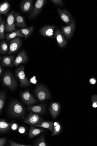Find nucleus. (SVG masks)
Instances as JSON below:
<instances>
[{"label":"nucleus","mask_w":97,"mask_h":146,"mask_svg":"<svg viewBox=\"0 0 97 146\" xmlns=\"http://www.w3.org/2000/svg\"><path fill=\"white\" fill-rule=\"evenodd\" d=\"M44 129L42 128H37L33 125H30L29 130L28 137L31 139L38 135L41 133L45 132Z\"/></svg>","instance_id":"obj_20"},{"label":"nucleus","mask_w":97,"mask_h":146,"mask_svg":"<svg viewBox=\"0 0 97 146\" xmlns=\"http://www.w3.org/2000/svg\"><path fill=\"white\" fill-rule=\"evenodd\" d=\"M44 120L38 114L31 112L24 121V123L36 127Z\"/></svg>","instance_id":"obj_8"},{"label":"nucleus","mask_w":97,"mask_h":146,"mask_svg":"<svg viewBox=\"0 0 97 146\" xmlns=\"http://www.w3.org/2000/svg\"><path fill=\"white\" fill-rule=\"evenodd\" d=\"M46 105L45 104H41L31 106L27 108L28 111L39 115H42L46 111Z\"/></svg>","instance_id":"obj_16"},{"label":"nucleus","mask_w":97,"mask_h":146,"mask_svg":"<svg viewBox=\"0 0 97 146\" xmlns=\"http://www.w3.org/2000/svg\"><path fill=\"white\" fill-rule=\"evenodd\" d=\"M7 139L6 138H0V146H4L6 143Z\"/></svg>","instance_id":"obj_35"},{"label":"nucleus","mask_w":97,"mask_h":146,"mask_svg":"<svg viewBox=\"0 0 97 146\" xmlns=\"http://www.w3.org/2000/svg\"><path fill=\"white\" fill-rule=\"evenodd\" d=\"M34 29L33 26H32L29 28H22L20 29L21 33L24 36L25 40L32 34Z\"/></svg>","instance_id":"obj_25"},{"label":"nucleus","mask_w":97,"mask_h":146,"mask_svg":"<svg viewBox=\"0 0 97 146\" xmlns=\"http://www.w3.org/2000/svg\"><path fill=\"white\" fill-rule=\"evenodd\" d=\"M10 115L14 117H21L25 113L23 106L18 101L15 100L11 102L9 108Z\"/></svg>","instance_id":"obj_1"},{"label":"nucleus","mask_w":97,"mask_h":146,"mask_svg":"<svg viewBox=\"0 0 97 146\" xmlns=\"http://www.w3.org/2000/svg\"><path fill=\"white\" fill-rule=\"evenodd\" d=\"M2 17L1 15H0V23H1L2 21Z\"/></svg>","instance_id":"obj_39"},{"label":"nucleus","mask_w":97,"mask_h":146,"mask_svg":"<svg viewBox=\"0 0 97 146\" xmlns=\"http://www.w3.org/2000/svg\"><path fill=\"white\" fill-rule=\"evenodd\" d=\"M89 82L90 84L94 85L96 82V80L94 77L92 78L89 80Z\"/></svg>","instance_id":"obj_37"},{"label":"nucleus","mask_w":97,"mask_h":146,"mask_svg":"<svg viewBox=\"0 0 97 146\" xmlns=\"http://www.w3.org/2000/svg\"><path fill=\"white\" fill-rule=\"evenodd\" d=\"M35 93L36 98L40 102L51 98L49 91L44 86L42 85H38L36 86Z\"/></svg>","instance_id":"obj_3"},{"label":"nucleus","mask_w":97,"mask_h":146,"mask_svg":"<svg viewBox=\"0 0 97 146\" xmlns=\"http://www.w3.org/2000/svg\"><path fill=\"white\" fill-rule=\"evenodd\" d=\"M4 72V69L2 67L1 65H0V76H1Z\"/></svg>","instance_id":"obj_38"},{"label":"nucleus","mask_w":97,"mask_h":146,"mask_svg":"<svg viewBox=\"0 0 97 146\" xmlns=\"http://www.w3.org/2000/svg\"><path fill=\"white\" fill-rule=\"evenodd\" d=\"M54 123L53 122L45 121L44 120L40 124L36 127L47 129L49 130L52 132L54 131Z\"/></svg>","instance_id":"obj_24"},{"label":"nucleus","mask_w":97,"mask_h":146,"mask_svg":"<svg viewBox=\"0 0 97 146\" xmlns=\"http://www.w3.org/2000/svg\"><path fill=\"white\" fill-rule=\"evenodd\" d=\"M13 121L9 123L7 122L5 119H2L0 120V131L1 133H4L8 131Z\"/></svg>","instance_id":"obj_22"},{"label":"nucleus","mask_w":97,"mask_h":146,"mask_svg":"<svg viewBox=\"0 0 97 146\" xmlns=\"http://www.w3.org/2000/svg\"><path fill=\"white\" fill-rule=\"evenodd\" d=\"M3 85L11 90H14L17 86V83L11 71L7 70L2 79Z\"/></svg>","instance_id":"obj_2"},{"label":"nucleus","mask_w":97,"mask_h":146,"mask_svg":"<svg viewBox=\"0 0 97 146\" xmlns=\"http://www.w3.org/2000/svg\"><path fill=\"white\" fill-rule=\"evenodd\" d=\"M56 28V26L54 25L45 26L41 29L40 33L44 36L54 39V30Z\"/></svg>","instance_id":"obj_12"},{"label":"nucleus","mask_w":97,"mask_h":146,"mask_svg":"<svg viewBox=\"0 0 97 146\" xmlns=\"http://www.w3.org/2000/svg\"><path fill=\"white\" fill-rule=\"evenodd\" d=\"M49 111L53 118H56L58 115L61 110V106L59 103L53 102L50 106Z\"/></svg>","instance_id":"obj_17"},{"label":"nucleus","mask_w":97,"mask_h":146,"mask_svg":"<svg viewBox=\"0 0 97 146\" xmlns=\"http://www.w3.org/2000/svg\"><path fill=\"white\" fill-rule=\"evenodd\" d=\"M26 128L23 126L20 127L18 129V131L20 133L22 134H24L26 132Z\"/></svg>","instance_id":"obj_34"},{"label":"nucleus","mask_w":97,"mask_h":146,"mask_svg":"<svg viewBox=\"0 0 97 146\" xmlns=\"http://www.w3.org/2000/svg\"><path fill=\"white\" fill-rule=\"evenodd\" d=\"M75 28V23L74 19L71 24L67 26H62L61 27V33L65 36L66 38L68 40L73 36Z\"/></svg>","instance_id":"obj_9"},{"label":"nucleus","mask_w":97,"mask_h":146,"mask_svg":"<svg viewBox=\"0 0 97 146\" xmlns=\"http://www.w3.org/2000/svg\"><path fill=\"white\" fill-rule=\"evenodd\" d=\"M33 146H47L44 135H43L35 141Z\"/></svg>","instance_id":"obj_28"},{"label":"nucleus","mask_w":97,"mask_h":146,"mask_svg":"<svg viewBox=\"0 0 97 146\" xmlns=\"http://www.w3.org/2000/svg\"><path fill=\"white\" fill-rule=\"evenodd\" d=\"M46 1V0H37L36 1L33 9L29 17L30 19H33L38 16L45 6Z\"/></svg>","instance_id":"obj_10"},{"label":"nucleus","mask_w":97,"mask_h":146,"mask_svg":"<svg viewBox=\"0 0 97 146\" xmlns=\"http://www.w3.org/2000/svg\"><path fill=\"white\" fill-rule=\"evenodd\" d=\"M15 56L13 55L3 56L1 64L3 67L10 68L15 67L13 62L15 60Z\"/></svg>","instance_id":"obj_19"},{"label":"nucleus","mask_w":97,"mask_h":146,"mask_svg":"<svg viewBox=\"0 0 97 146\" xmlns=\"http://www.w3.org/2000/svg\"><path fill=\"white\" fill-rule=\"evenodd\" d=\"M11 128L13 130H16L18 128V125L16 123H14L11 125Z\"/></svg>","instance_id":"obj_36"},{"label":"nucleus","mask_w":97,"mask_h":146,"mask_svg":"<svg viewBox=\"0 0 97 146\" xmlns=\"http://www.w3.org/2000/svg\"><path fill=\"white\" fill-rule=\"evenodd\" d=\"M2 60V58L1 57H1H0V60L1 61Z\"/></svg>","instance_id":"obj_40"},{"label":"nucleus","mask_w":97,"mask_h":146,"mask_svg":"<svg viewBox=\"0 0 97 146\" xmlns=\"http://www.w3.org/2000/svg\"><path fill=\"white\" fill-rule=\"evenodd\" d=\"M15 9H13L7 15L5 24L6 32H12L17 30L15 25Z\"/></svg>","instance_id":"obj_5"},{"label":"nucleus","mask_w":97,"mask_h":146,"mask_svg":"<svg viewBox=\"0 0 97 146\" xmlns=\"http://www.w3.org/2000/svg\"><path fill=\"white\" fill-rule=\"evenodd\" d=\"M57 11L61 19L67 25H70L73 21L72 17L70 13L66 9L62 10L59 8H57Z\"/></svg>","instance_id":"obj_11"},{"label":"nucleus","mask_w":97,"mask_h":146,"mask_svg":"<svg viewBox=\"0 0 97 146\" xmlns=\"http://www.w3.org/2000/svg\"><path fill=\"white\" fill-rule=\"evenodd\" d=\"M5 22L4 19L0 23V39L1 40L5 39L6 38L5 35Z\"/></svg>","instance_id":"obj_30"},{"label":"nucleus","mask_w":97,"mask_h":146,"mask_svg":"<svg viewBox=\"0 0 97 146\" xmlns=\"http://www.w3.org/2000/svg\"><path fill=\"white\" fill-rule=\"evenodd\" d=\"M6 98V93L4 91L0 92V112L4 108Z\"/></svg>","instance_id":"obj_27"},{"label":"nucleus","mask_w":97,"mask_h":146,"mask_svg":"<svg viewBox=\"0 0 97 146\" xmlns=\"http://www.w3.org/2000/svg\"><path fill=\"white\" fill-rule=\"evenodd\" d=\"M54 36L56 39L57 43L60 47H64L67 44L68 41L65 40L63 35L59 29L55 30Z\"/></svg>","instance_id":"obj_14"},{"label":"nucleus","mask_w":97,"mask_h":146,"mask_svg":"<svg viewBox=\"0 0 97 146\" xmlns=\"http://www.w3.org/2000/svg\"><path fill=\"white\" fill-rule=\"evenodd\" d=\"M14 16L16 27L22 28H26L27 27L23 17L19 13L17 12H15Z\"/></svg>","instance_id":"obj_18"},{"label":"nucleus","mask_w":97,"mask_h":146,"mask_svg":"<svg viewBox=\"0 0 97 146\" xmlns=\"http://www.w3.org/2000/svg\"><path fill=\"white\" fill-rule=\"evenodd\" d=\"M28 59V58L26 51L24 49L18 53L13 63L15 66L17 67L19 64L26 63Z\"/></svg>","instance_id":"obj_13"},{"label":"nucleus","mask_w":97,"mask_h":146,"mask_svg":"<svg viewBox=\"0 0 97 146\" xmlns=\"http://www.w3.org/2000/svg\"><path fill=\"white\" fill-rule=\"evenodd\" d=\"M16 76L19 79L20 83V86L24 87L28 86L30 85V82L26 77L23 66H20L15 71Z\"/></svg>","instance_id":"obj_4"},{"label":"nucleus","mask_w":97,"mask_h":146,"mask_svg":"<svg viewBox=\"0 0 97 146\" xmlns=\"http://www.w3.org/2000/svg\"><path fill=\"white\" fill-rule=\"evenodd\" d=\"M9 50V45L6 42L2 40L0 44V53L1 55L6 54L8 52Z\"/></svg>","instance_id":"obj_26"},{"label":"nucleus","mask_w":97,"mask_h":146,"mask_svg":"<svg viewBox=\"0 0 97 146\" xmlns=\"http://www.w3.org/2000/svg\"><path fill=\"white\" fill-rule=\"evenodd\" d=\"M33 0H23L20 5V8L22 12L24 13L30 12L33 8Z\"/></svg>","instance_id":"obj_15"},{"label":"nucleus","mask_w":97,"mask_h":146,"mask_svg":"<svg viewBox=\"0 0 97 146\" xmlns=\"http://www.w3.org/2000/svg\"><path fill=\"white\" fill-rule=\"evenodd\" d=\"M53 125L54 131L53 134L50 137L59 134L62 130V127L59 122H55L54 123Z\"/></svg>","instance_id":"obj_29"},{"label":"nucleus","mask_w":97,"mask_h":146,"mask_svg":"<svg viewBox=\"0 0 97 146\" xmlns=\"http://www.w3.org/2000/svg\"><path fill=\"white\" fill-rule=\"evenodd\" d=\"M5 36L6 37V41L7 42L11 39L15 38L17 37H24V36L21 33L20 30H17L11 33L6 34Z\"/></svg>","instance_id":"obj_23"},{"label":"nucleus","mask_w":97,"mask_h":146,"mask_svg":"<svg viewBox=\"0 0 97 146\" xmlns=\"http://www.w3.org/2000/svg\"><path fill=\"white\" fill-rule=\"evenodd\" d=\"M51 1H52L54 4L57 6H62L64 4L62 0H51Z\"/></svg>","instance_id":"obj_33"},{"label":"nucleus","mask_w":97,"mask_h":146,"mask_svg":"<svg viewBox=\"0 0 97 146\" xmlns=\"http://www.w3.org/2000/svg\"><path fill=\"white\" fill-rule=\"evenodd\" d=\"M20 37H17L13 39L9 42L8 55L15 54L20 49L22 44V42Z\"/></svg>","instance_id":"obj_6"},{"label":"nucleus","mask_w":97,"mask_h":146,"mask_svg":"<svg viewBox=\"0 0 97 146\" xmlns=\"http://www.w3.org/2000/svg\"><path fill=\"white\" fill-rule=\"evenodd\" d=\"M92 106L94 108H97V95H94L91 98Z\"/></svg>","instance_id":"obj_31"},{"label":"nucleus","mask_w":97,"mask_h":146,"mask_svg":"<svg viewBox=\"0 0 97 146\" xmlns=\"http://www.w3.org/2000/svg\"><path fill=\"white\" fill-rule=\"evenodd\" d=\"M30 90L20 92V96L22 102L27 106L32 105L37 102L33 97V95L30 93Z\"/></svg>","instance_id":"obj_7"},{"label":"nucleus","mask_w":97,"mask_h":146,"mask_svg":"<svg viewBox=\"0 0 97 146\" xmlns=\"http://www.w3.org/2000/svg\"><path fill=\"white\" fill-rule=\"evenodd\" d=\"M9 142L10 144V146H31L32 144L29 145H25L20 144L18 143H16L13 142L11 140H9Z\"/></svg>","instance_id":"obj_32"},{"label":"nucleus","mask_w":97,"mask_h":146,"mask_svg":"<svg viewBox=\"0 0 97 146\" xmlns=\"http://www.w3.org/2000/svg\"><path fill=\"white\" fill-rule=\"evenodd\" d=\"M11 5L7 1H5L0 4V14H3L5 16L7 15V13L9 11Z\"/></svg>","instance_id":"obj_21"}]
</instances>
